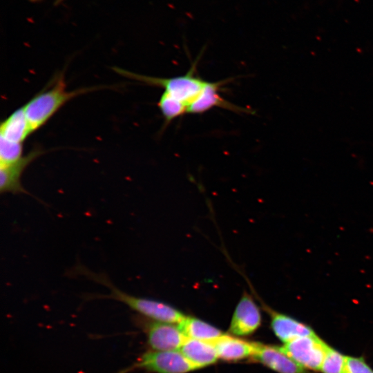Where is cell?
<instances>
[{
  "label": "cell",
  "mask_w": 373,
  "mask_h": 373,
  "mask_svg": "<svg viewBox=\"0 0 373 373\" xmlns=\"http://www.w3.org/2000/svg\"><path fill=\"white\" fill-rule=\"evenodd\" d=\"M212 343L218 358L227 361H238L252 357L255 351V343L226 334L222 335Z\"/></svg>",
  "instance_id": "7c38bea8"
},
{
  "label": "cell",
  "mask_w": 373,
  "mask_h": 373,
  "mask_svg": "<svg viewBox=\"0 0 373 373\" xmlns=\"http://www.w3.org/2000/svg\"><path fill=\"white\" fill-rule=\"evenodd\" d=\"M75 269L87 278L105 285L110 290L108 294L92 296L93 298H111L120 301L152 321L179 324L186 317L181 311L167 303L152 298L132 296L121 291L104 274L92 272L83 267H78Z\"/></svg>",
  "instance_id": "7a4b0ae2"
},
{
  "label": "cell",
  "mask_w": 373,
  "mask_h": 373,
  "mask_svg": "<svg viewBox=\"0 0 373 373\" xmlns=\"http://www.w3.org/2000/svg\"><path fill=\"white\" fill-rule=\"evenodd\" d=\"M227 82L228 80L207 82L199 97L188 107L186 113L202 114L214 107L222 108L236 113H249L248 110L231 104L220 96V89Z\"/></svg>",
  "instance_id": "8fae6325"
},
{
  "label": "cell",
  "mask_w": 373,
  "mask_h": 373,
  "mask_svg": "<svg viewBox=\"0 0 373 373\" xmlns=\"http://www.w3.org/2000/svg\"><path fill=\"white\" fill-rule=\"evenodd\" d=\"M178 326L189 338L213 342L223 335L218 328L195 317L186 316Z\"/></svg>",
  "instance_id": "9a60e30c"
},
{
  "label": "cell",
  "mask_w": 373,
  "mask_h": 373,
  "mask_svg": "<svg viewBox=\"0 0 373 373\" xmlns=\"http://www.w3.org/2000/svg\"><path fill=\"white\" fill-rule=\"evenodd\" d=\"M260 308L246 291L241 296L232 315L229 332L238 336L252 334L261 325Z\"/></svg>",
  "instance_id": "8992f818"
},
{
  "label": "cell",
  "mask_w": 373,
  "mask_h": 373,
  "mask_svg": "<svg viewBox=\"0 0 373 373\" xmlns=\"http://www.w3.org/2000/svg\"><path fill=\"white\" fill-rule=\"evenodd\" d=\"M32 1H39V0H32Z\"/></svg>",
  "instance_id": "d6986e66"
},
{
  "label": "cell",
  "mask_w": 373,
  "mask_h": 373,
  "mask_svg": "<svg viewBox=\"0 0 373 373\" xmlns=\"http://www.w3.org/2000/svg\"><path fill=\"white\" fill-rule=\"evenodd\" d=\"M196 63L193 64L183 75L170 78L142 75L117 67L113 70L129 79L164 88V93L183 104L187 111L188 107L199 97L207 83L196 75Z\"/></svg>",
  "instance_id": "3957f363"
},
{
  "label": "cell",
  "mask_w": 373,
  "mask_h": 373,
  "mask_svg": "<svg viewBox=\"0 0 373 373\" xmlns=\"http://www.w3.org/2000/svg\"><path fill=\"white\" fill-rule=\"evenodd\" d=\"M23 143L0 138V166H6L17 161L23 156Z\"/></svg>",
  "instance_id": "ac0fdd59"
},
{
  "label": "cell",
  "mask_w": 373,
  "mask_h": 373,
  "mask_svg": "<svg viewBox=\"0 0 373 373\" xmlns=\"http://www.w3.org/2000/svg\"><path fill=\"white\" fill-rule=\"evenodd\" d=\"M346 355L330 347L323 361L321 373H347Z\"/></svg>",
  "instance_id": "e0dca14e"
},
{
  "label": "cell",
  "mask_w": 373,
  "mask_h": 373,
  "mask_svg": "<svg viewBox=\"0 0 373 373\" xmlns=\"http://www.w3.org/2000/svg\"><path fill=\"white\" fill-rule=\"evenodd\" d=\"M44 153L40 146H36L17 161L6 166H0L1 193L28 194L21 184L22 174L32 162Z\"/></svg>",
  "instance_id": "9c48e42d"
},
{
  "label": "cell",
  "mask_w": 373,
  "mask_h": 373,
  "mask_svg": "<svg viewBox=\"0 0 373 373\" xmlns=\"http://www.w3.org/2000/svg\"><path fill=\"white\" fill-rule=\"evenodd\" d=\"M65 70L57 73L42 90L30 99L23 108L32 133L42 127L73 98L106 86H92L68 90Z\"/></svg>",
  "instance_id": "6da1fadb"
},
{
  "label": "cell",
  "mask_w": 373,
  "mask_h": 373,
  "mask_svg": "<svg viewBox=\"0 0 373 373\" xmlns=\"http://www.w3.org/2000/svg\"><path fill=\"white\" fill-rule=\"evenodd\" d=\"M262 305L270 316V325L274 334L284 344L300 337L316 334L307 324L277 312L263 303Z\"/></svg>",
  "instance_id": "ba28073f"
},
{
  "label": "cell",
  "mask_w": 373,
  "mask_h": 373,
  "mask_svg": "<svg viewBox=\"0 0 373 373\" xmlns=\"http://www.w3.org/2000/svg\"><path fill=\"white\" fill-rule=\"evenodd\" d=\"M146 329L147 343L152 350H176L186 339L179 326L173 323L150 321Z\"/></svg>",
  "instance_id": "52a82bcc"
},
{
  "label": "cell",
  "mask_w": 373,
  "mask_h": 373,
  "mask_svg": "<svg viewBox=\"0 0 373 373\" xmlns=\"http://www.w3.org/2000/svg\"><path fill=\"white\" fill-rule=\"evenodd\" d=\"M179 350L197 369L211 365L218 358L212 342L186 338Z\"/></svg>",
  "instance_id": "4fadbf2b"
},
{
  "label": "cell",
  "mask_w": 373,
  "mask_h": 373,
  "mask_svg": "<svg viewBox=\"0 0 373 373\" xmlns=\"http://www.w3.org/2000/svg\"><path fill=\"white\" fill-rule=\"evenodd\" d=\"M135 369L153 373H187L197 367L181 352L151 350L144 353L134 364L119 373H127Z\"/></svg>",
  "instance_id": "5b68a950"
},
{
  "label": "cell",
  "mask_w": 373,
  "mask_h": 373,
  "mask_svg": "<svg viewBox=\"0 0 373 373\" xmlns=\"http://www.w3.org/2000/svg\"><path fill=\"white\" fill-rule=\"evenodd\" d=\"M251 358L277 373H309L281 347L255 343V351Z\"/></svg>",
  "instance_id": "30bf717a"
},
{
  "label": "cell",
  "mask_w": 373,
  "mask_h": 373,
  "mask_svg": "<svg viewBox=\"0 0 373 373\" xmlns=\"http://www.w3.org/2000/svg\"><path fill=\"white\" fill-rule=\"evenodd\" d=\"M158 108L168 124L174 119L186 113V107L168 94L163 93L157 102Z\"/></svg>",
  "instance_id": "2e32d148"
},
{
  "label": "cell",
  "mask_w": 373,
  "mask_h": 373,
  "mask_svg": "<svg viewBox=\"0 0 373 373\" xmlns=\"http://www.w3.org/2000/svg\"><path fill=\"white\" fill-rule=\"evenodd\" d=\"M331 346L317 334L296 338L281 346L283 351L305 370L321 372Z\"/></svg>",
  "instance_id": "277c9868"
},
{
  "label": "cell",
  "mask_w": 373,
  "mask_h": 373,
  "mask_svg": "<svg viewBox=\"0 0 373 373\" xmlns=\"http://www.w3.org/2000/svg\"><path fill=\"white\" fill-rule=\"evenodd\" d=\"M32 133L23 106L15 111L1 123L0 137L9 141L23 143Z\"/></svg>",
  "instance_id": "5bb4252c"
}]
</instances>
